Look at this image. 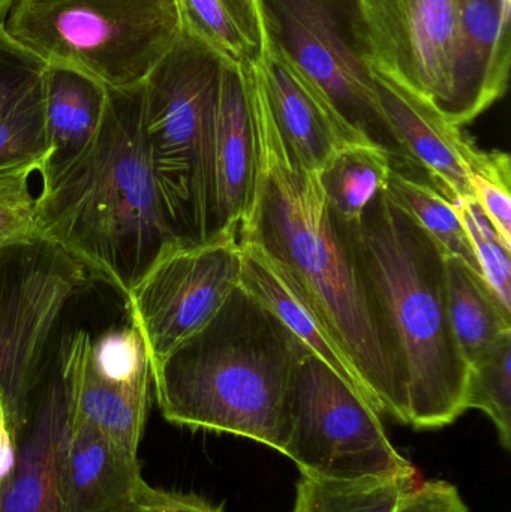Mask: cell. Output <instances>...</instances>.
<instances>
[{
	"mask_svg": "<svg viewBox=\"0 0 511 512\" xmlns=\"http://www.w3.org/2000/svg\"><path fill=\"white\" fill-rule=\"evenodd\" d=\"M42 174L33 167L0 171V251L35 239L38 191L32 183Z\"/></svg>",
	"mask_w": 511,
	"mask_h": 512,
	"instance_id": "f546056e",
	"label": "cell"
},
{
	"mask_svg": "<svg viewBox=\"0 0 511 512\" xmlns=\"http://www.w3.org/2000/svg\"><path fill=\"white\" fill-rule=\"evenodd\" d=\"M473 200L511 251V165L509 153L480 150L471 168Z\"/></svg>",
	"mask_w": 511,
	"mask_h": 512,
	"instance_id": "4dcf8cb0",
	"label": "cell"
},
{
	"mask_svg": "<svg viewBox=\"0 0 511 512\" xmlns=\"http://www.w3.org/2000/svg\"><path fill=\"white\" fill-rule=\"evenodd\" d=\"M467 409L485 412L497 429L501 447L510 451L511 333L470 364Z\"/></svg>",
	"mask_w": 511,
	"mask_h": 512,
	"instance_id": "4316f807",
	"label": "cell"
},
{
	"mask_svg": "<svg viewBox=\"0 0 511 512\" xmlns=\"http://www.w3.org/2000/svg\"><path fill=\"white\" fill-rule=\"evenodd\" d=\"M473 246L483 279L495 297L511 312V251L474 200L455 206Z\"/></svg>",
	"mask_w": 511,
	"mask_h": 512,
	"instance_id": "f1b7e54d",
	"label": "cell"
},
{
	"mask_svg": "<svg viewBox=\"0 0 511 512\" xmlns=\"http://www.w3.org/2000/svg\"><path fill=\"white\" fill-rule=\"evenodd\" d=\"M392 156L369 143L338 147L318 170L321 186L336 218L357 227L366 207L386 191L392 173Z\"/></svg>",
	"mask_w": 511,
	"mask_h": 512,
	"instance_id": "7402d4cb",
	"label": "cell"
},
{
	"mask_svg": "<svg viewBox=\"0 0 511 512\" xmlns=\"http://www.w3.org/2000/svg\"><path fill=\"white\" fill-rule=\"evenodd\" d=\"M511 0H461L459 48L447 120L482 116L503 98L510 78Z\"/></svg>",
	"mask_w": 511,
	"mask_h": 512,
	"instance_id": "4fadbf2b",
	"label": "cell"
},
{
	"mask_svg": "<svg viewBox=\"0 0 511 512\" xmlns=\"http://www.w3.org/2000/svg\"><path fill=\"white\" fill-rule=\"evenodd\" d=\"M278 453L302 477L362 480L413 471L365 394L309 352L297 369Z\"/></svg>",
	"mask_w": 511,
	"mask_h": 512,
	"instance_id": "9c48e42d",
	"label": "cell"
},
{
	"mask_svg": "<svg viewBox=\"0 0 511 512\" xmlns=\"http://www.w3.org/2000/svg\"><path fill=\"white\" fill-rule=\"evenodd\" d=\"M375 66L447 119L459 48L461 0H360Z\"/></svg>",
	"mask_w": 511,
	"mask_h": 512,
	"instance_id": "8fae6325",
	"label": "cell"
},
{
	"mask_svg": "<svg viewBox=\"0 0 511 512\" xmlns=\"http://www.w3.org/2000/svg\"><path fill=\"white\" fill-rule=\"evenodd\" d=\"M395 512H471L461 493L447 481L417 484L402 499Z\"/></svg>",
	"mask_w": 511,
	"mask_h": 512,
	"instance_id": "836d02e7",
	"label": "cell"
},
{
	"mask_svg": "<svg viewBox=\"0 0 511 512\" xmlns=\"http://www.w3.org/2000/svg\"><path fill=\"white\" fill-rule=\"evenodd\" d=\"M381 107L410 158L458 206L473 200L471 168L480 149L431 102L374 65Z\"/></svg>",
	"mask_w": 511,
	"mask_h": 512,
	"instance_id": "7c38bea8",
	"label": "cell"
},
{
	"mask_svg": "<svg viewBox=\"0 0 511 512\" xmlns=\"http://www.w3.org/2000/svg\"><path fill=\"white\" fill-rule=\"evenodd\" d=\"M93 369L105 381L150 405L152 370L146 345L132 325L92 339Z\"/></svg>",
	"mask_w": 511,
	"mask_h": 512,
	"instance_id": "83f0119b",
	"label": "cell"
},
{
	"mask_svg": "<svg viewBox=\"0 0 511 512\" xmlns=\"http://www.w3.org/2000/svg\"><path fill=\"white\" fill-rule=\"evenodd\" d=\"M225 59L183 29L143 81L150 161L177 236L204 242L219 233L215 135Z\"/></svg>",
	"mask_w": 511,
	"mask_h": 512,
	"instance_id": "5b68a950",
	"label": "cell"
},
{
	"mask_svg": "<svg viewBox=\"0 0 511 512\" xmlns=\"http://www.w3.org/2000/svg\"><path fill=\"white\" fill-rule=\"evenodd\" d=\"M89 277L39 237L0 251V400L17 444L42 388L54 331Z\"/></svg>",
	"mask_w": 511,
	"mask_h": 512,
	"instance_id": "ba28073f",
	"label": "cell"
},
{
	"mask_svg": "<svg viewBox=\"0 0 511 512\" xmlns=\"http://www.w3.org/2000/svg\"><path fill=\"white\" fill-rule=\"evenodd\" d=\"M264 44L326 102L353 143L417 165L390 125L374 81V51L360 0H257Z\"/></svg>",
	"mask_w": 511,
	"mask_h": 512,
	"instance_id": "8992f818",
	"label": "cell"
},
{
	"mask_svg": "<svg viewBox=\"0 0 511 512\" xmlns=\"http://www.w3.org/2000/svg\"><path fill=\"white\" fill-rule=\"evenodd\" d=\"M65 423V394L56 367L42 385L18 441L14 469L0 496V512H66L59 469Z\"/></svg>",
	"mask_w": 511,
	"mask_h": 512,
	"instance_id": "2e32d148",
	"label": "cell"
},
{
	"mask_svg": "<svg viewBox=\"0 0 511 512\" xmlns=\"http://www.w3.org/2000/svg\"><path fill=\"white\" fill-rule=\"evenodd\" d=\"M42 93L51 164H56L90 143L104 116L108 89L75 69L47 65Z\"/></svg>",
	"mask_w": 511,
	"mask_h": 512,
	"instance_id": "ffe728a7",
	"label": "cell"
},
{
	"mask_svg": "<svg viewBox=\"0 0 511 512\" xmlns=\"http://www.w3.org/2000/svg\"><path fill=\"white\" fill-rule=\"evenodd\" d=\"M51 159L41 78L0 110V171L33 167L45 173Z\"/></svg>",
	"mask_w": 511,
	"mask_h": 512,
	"instance_id": "484cf974",
	"label": "cell"
},
{
	"mask_svg": "<svg viewBox=\"0 0 511 512\" xmlns=\"http://www.w3.org/2000/svg\"><path fill=\"white\" fill-rule=\"evenodd\" d=\"M45 68L39 57L21 47L5 26H0V110L35 86Z\"/></svg>",
	"mask_w": 511,
	"mask_h": 512,
	"instance_id": "1f68e13d",
	"label": "cell"
},
{
	"mask_svg": "<svg viewBox=\"0 0 511 512\" xmlns=\"http://www.w3.org/2000/svg\"><path fill=\"white\" fill-rule=\"evenodd\" d=\"M446 285L453 333L471 364L511 333V312L486 280L458 256H446Z\"/></svg>",
	"mask_w": 511,
	"mask_h": 512,
	"instance_id": "44dd1931",
	"label": "cell"
},
{
	"mask_svg": "<svg viewBox=\"0 0 511 512\" xmlns=\"http://www.w3.org/2000/svg\"><path fill=\"white\" fill-rule=\"evenodd\" d=\"M309 348L237 286L194 336L152 370L168 423L228 433L279 451L288 400Z\"/></svg>",
	"mask_w": 511,
	"mask_h": 512,
	"instance_id": "3957f363",
	"label": "cell"
},
{
	"mask_svg": "<svg viewBox=\"0 0 511 512\" xmlns=\"http://www.w3.org/2000/svg\"><path fill=\"white\" fill-rule=\"evenodd\" d=\"M254 75L276 126L306 165L320 170L338 147L353 143L314 87L267 45Z\"/></svg>",
	"mask_w": 511,
	"mask_h": 512,
	"instance_id": "e0dca14e",
	"label": "cell"
},
{
	"mask_svg": "<svg viewBox=\"0 0 511 512\" xmlns=\"http://www.w3.org/2000/svg\"><path fill=\"white\" fill-rule=\"evenodd\" d=\"M59 469L66 512L122 510L144 480L138 454L123 450L92 424L69 415Z\"/></svg>",
	"mask_w": 511,
	"mask_h": 512,
	"instance_id": "5bb4252c",
	"label": "cell"
},
{
	"mask_svg": "<svg viewBox=\"0 0 511 512\" xmlns=\"http://www.w3.org/2000/svg\"><path fill=\"white\" fill-rule=\"evenodd\" d=\"M254 113V189L239 236L291 274L378 414L408 426L404 364L360 267L356 227L336 218L318 170L287 143L257 81Z\"/></svg>",
	"mask_w": 511,
	"mask_h": 512,
	"instance_id": "6da1fadb",
	"label": "cell"
},
{
	"mask_svg": "<svg viewBox=\"0 0 511 512\" xmlns=\"http://www.w3.org/2000/svg\"><path fill=\"white\" fill-rule=\"evenodd\" d=\"M417 484L416 469L348 481L302 477L290 512H395Z\"/></svg>",
	"mask_w": 511,
	"mask_h": 512,
	"instance_id": "d4e9b609",
	"label": "cell"
},
{
	"mask_svg": "<svg viewBox=\"0 0 511 512\" xmlns=\"http://www.w3.org/2000/svg\"><path fill=\"white\" fill-rule=\"evenodd\" d=\"M239 242L242 249L239 285L275 313L308 346L312 354L360 390L350 363L309 306L291 274L255 243L240 236Z\"/></svg>",
	"mask_w": 511,
	"mask_h": 512,
	"instance_id": "d6986e66",
	"label": "cell"
},
{
	"mask_svg": "<svg viewBox=\"0 0 511 512\" xmlns=\"http://www.w3.org/2000/svg\"><path fill=\"white\" fill-rule=\"evenodd\" d=\"M183 29L224 59L255 66L264 53L257 0H177Z\"/></svg>",
	"mask_w": 511,
	"mask_h": 512,
	"instance_id": "603a6c76",
	"label": "cell"
},
{
	"mask_svg": "<svg viewBox=\"0 0 511 512\" xmlns=\"http://www.w3.org/2000/svg\"><path fill=\"white\" fill-rule=\"evenodd\" d=\"M3 26L45 65L116 90L143 84L183 32L177 0H17Z\"/></svg>",
	"mask_w": 511,
	"mask_h": 512,
	"instance_id": "52a82bcc",
	"label": "cell"
},
{
	"mask_svg": "<svg viewBox=\"0 0 511 512\" xmlns=\"http://www.w3.org/2000/svg\"><path fill=\"white\" fill-rule=\"evenodd\" d=\"M354 246L404 364L408 426H450L468 411L470 364L450 322L446 252L387 189L366 207Z\"/></svg>",
	"mask_w": 511,
	"mask_h": 512,
	"instance_id": "277c9868",
	"label": "cell"
},
{
	"mask_svg": "<svg viewBox=\"0 0 511 512\" xmlns=\"http://www.w3.org/2000/svg\"><path fill=\"white\" fill-rule=\"evenodd\" d=\"M15 2H17V0H0V26L5 24L6 18H8L9 12H11Z\"/></svg>",
	"mask_w": 511,
	"mask_h": 512,
	"instance_id": "d590c367",
	"label": "cell"
},
{
	"mask_svg": "<svg viewBox=\"0 0 511 512\" xmlns=\"http://www.w3.org/2000/svg\"><path fill=\"white\" fill-rule=\"evenodd\" d=\"M387 191L437 240L446 255L458 256L482 276L458 210L422 168L392 167Z\"/></svg>",
	"mask_w": 511,
	"mask_h": 512,
	"instance_id": "cb8c5ba5",
	"label": "cell"
},
{
	"mask_svg": "<svg viewBox=\"0 0 511 512\" xmlns=\"http://www.w3.org/2000/svg\"><path fill=\"white\" fill-rule=\"evenodd\" d=\"M254 66L225 59L215 135L216 218L219 231L239 227L255 179Z\"/></svg>",
	"mask_w": 511,
	"mask_h": 512,
	"instance_id": "9a60e30c",
	"label": "cell"
},
{
	"mask_svg": "<svg viewBox=\"0 0 511 512\" xmlns=\"http://www.w3.org/2000/svg\"><path fill=\"white\" fill-rule=\"evenodd\" d=\"M90 351L92 336L84 330L69 334L60 349L56 364L66 415L92 424L123 450L138 454L150 405L102 379L93 369Z\"/></svg>",
	"mask_w": 511,
	"mask_h": 512,
	"instance_id": "ac0fdd59",
	"label": "cell"
},
{
	"mask_svg": "<svg viewBox=\"0 0 511 512\" xmlns=\"http://www.w3.org/2000/svg\"><path fill=\"white\" fill-rule=\"evenodd\" d=\"M240 271L239 227L225 228L204 242L176 243L150 265L125 295L150 370L216 315L239 286Z\"/></svg>",
	"mask_w": 511,
	"mask_h": 512,
	"instance_id": "30bf717a",
	"label": "cell"
},
{
	"mask_svg": "<svg viewBox=\"0 0 511 512\" xmlns=\"http://www.w3.org/2000/svg\"><path fill=\"white\" fill-rule=\"evenodd\" d=\"M17 459V441L9 430L0 400V496L11 477Z\"/></svg>",
	"mask_w": 511,
	"mask_h": 512,
	"instance_id": "e575fe53",
	"label": "cell"
},
{
	"mask_svg": "<svg viewBox=\"0 0 511 512\" xmlns=\"http://www.w3.org/2000/svg\"><path fill=\"white\" fill-rule=\"evenodd\" d=\"M36 237L123 298L177 236L150 161L143 84L108 89L104 116L77 155L39 179Z\"/></svg>",
	"mask_w": 511,
	"mask_h": 512,
	"instance_id": "7a4b0ae2",
	"label": "cell"
},
{
	"mask_svg": "<svg viewBox=\"0 0 511 512\" xmlns=\"http://www.w3.org/2000/svg\"><path fill=\"white\" fill-rule=\"evenodd\" d=\"M117 512H224V508L194 493L156 489L143 480L128 504Z\"/></svg>",
	"mask_w": 511,
	"mask_h": 512,
	"instance_id": "d6a6232c",
	"label": "cell"
}]
</instances>
